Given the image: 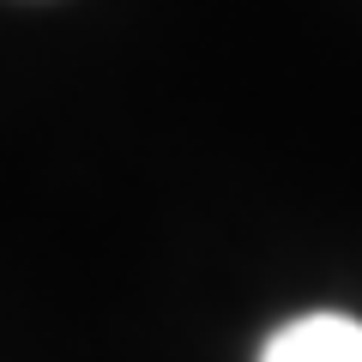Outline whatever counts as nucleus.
<instances>
[{"instance_id":"1","label":"nucleus","mask_w":362,"mask_h":362,"mask_svg":"<svg viewBox=\"0 0 362 362\" xmlns=\"http://www.w3.org/2000/svg\"><path fill=\"white\" fill-rule=\"evenodd\" d=\"M259 362H362V320L350 314H302L272 332Z\"/></svg>"}]
</instances>
